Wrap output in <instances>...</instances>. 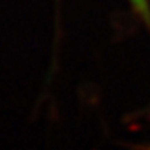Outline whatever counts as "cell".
<instances>
[{"label": "cell", "instance_id": "6da1fadb", "mask_svg": "<svg viewBox=\"0 0 150 150\" xmlns=\"http://www.w3.org/2000/svg\"><path fill=\"white\" fill-rule=\"evenodd\" d=\"M134 10L139 13V16L144 21L146 25L150 26V6L147 0H130Z\"/></svg>", "mask_w": 150, "mask_h": 150}, {"label": "cell", "instance_id": "7a4b0ae2", "mask_svg": "<svg viewBox=\"0 0 150 150\" xmlns=\"http://www.w3.org/2000/svg\"><path fill=\"white\" fill-rule=\"evenodd\" d=\"M140 150H150V147H140Z\"/></svg>", "mask_w": 150, "mask_h": 150}]
</instances>
